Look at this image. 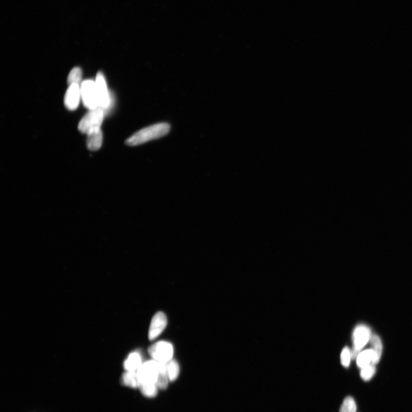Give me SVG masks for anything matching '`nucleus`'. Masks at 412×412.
<instances>
[{
    "mask_svg": "<svg viewBox=\"0 0 412 412\" xmlns=\"http://www.w3.org/2000/svg\"><path fill=\"white\" fill-rule=\"evenodd\" d=\"M122 382L124 386L132 388H137L140 386L137 372L126 371L122 377Z\"/></svg>",
    "mask_w": 412,
    "mask_h": 412,
    "instance_id": "obj_12",
    "label": "nucleus"
},
{
    "mask_svg": "<svg viewBox=\"0 0 412 412\" xmlns=\"http://www.w3.org/2000/svg\"><path fill=\"white\" fill-rule=\"evenodd\" d=\"M81 98L80 87L79 84H74L69 86L64 97L65 107L69 110L74 111L79 106Z\"/></svg>",
    "mask_w": 412,
    "mask_h": 412,
    "instance_id": "obj_9",
    "label": "nucleus"
},
{
    "mask_svg": "<svg viewBox=\"0 0 412 412\" xmlns=\"http://www.w3.org/2000/svg\"><path fill=\"white\" fill-rule=\"evenodd\" d=\"M105 115V110L101 107L90 110L79 123L80 132L87 135L93 131L101 129Z\"/></svg>",
    "mask_w": 412,
    "mask_h": 412,
    "instance_id": "obj_2",
    "label": "nucleus"
},
{
    "mask_svg": "<svg viewBox=\"0 0 412 412\" xmlns=\"http://www.w3.org/2000/svg\"><path fill=\"white\" fill-rule=\"evenodd\" d=\"M169 380L166 373H159L156 385L159 390H166L168 386Z\"/></svg>",
    "mask_w": 412,
    "mask_h": 412,
    "instance_id": "obj_20",
    "label": "nucleus"
},
{
    "mask_svg": "<svg viewBox=\"0 0 412 412\" xmlns=\"http://www.w3.org/2000/svg\"><path fill=\"white\" fill-rule=\"evenodd\" d=\"M357 406L352 397H347L344 400L340 408V412H356Z\"/></svg>",
    "mask_w": 412,
    "mask_h": 412,
    "instance_id": "obj_18",
    "label": "nucleus"
},
{
    "mask_svg": "<svg viewBox=\"0 0 412 412\" xmlns=\"http://www.w3.org/2000/svg\"><path fill=\"white\" fill-rule=\"evenodd\" d=\"M138 388L142 395L147 398H155L159 390L156 384H141Z\"/></svg>",
    "mask_w": 412,
    "mask_h": 412,
    "instance_id": "obj_16",
    "label": "nucleus"
},
{
    "mask_svg": "<svg viewBox=\"0 0 412 412\" xmlns=\"http://www.w3.org/2000/svg\"><path fill=\"white\" fill-rule=\"evenodd\" d=\"M351 359V352H350L349 349L344 348L341 354V363L342 366L346 368L348 367Z\"/></svg>",
    "mask_w": 412,
    "mask_h": 412,
    "instance_id": "obj_21",
    "label": "nucleus"
},
{
    "mask_svg": "<svg viewBox=\"0 0 412 412\" xmlns=\"http://www.w3.org/2000/svg\"><path fill=\"white\" fill-rule=\"evenodd\" d=\"M371 338V332L368 326L360 325L356 327L353 332L354 346L351 352L352 359H355Z\"/></svg>",
    "mask_w": 412,
    "mask_h": 412,
    "instance_id": "obj_6",
    "label": "nucleus"
},
{
    "mask_svg": "<svg viewBox=\"0 0 412 412\" xmlns=\"http://www.w3.org/2000/svg\"><path fill=\"white\" fill-rule=\"evenodd\" d=\"M103 133L101 129L93 131L87 134V145L91 151H96L102 147Z\"/></svg>",
    "mask_w": 412,
    "mask_h": 412,
    "instance_id": "obj_10",
    "label": "nucleus"
},
{
    "mask_svg": "<svg viewBox=\"0 0 412 412\" xmlns=\"http://www.w3.org/2000/svg\"><path fill=\"white\" fill-rule=\"evenodd\" d=\"M372 344L373 350L374 351L375 358L372 364L376 365L379 363L383 351V345L381 339L377 335H373L372 337Z\"/></svg>",
    "mask_w": 412,
    "mask_h": 412,
    "instance_id": "obj_14",
    "label": "nucleus"
},
{
    "mask_svg": "<svg viewBox=\"0 0 412 412\" xmlns=\"http://www.w3.org/2000/svg\"><path fill=\"white\" fill-rule=\"evenodd\" d=\"M143 363L139 353L133 352L130 354L125 361L124 368L126 371L137 372Z\"/></svg>",
    "mask_w": 412,
    "mask_h": 412,
    "instance_id": "obj_11",
    "label": "nucleus"
},
{
    "mask_svg": "<svg viewBox=\"0 0 412 412\" xmlns=\"http://www.w3.org/2000/svg\"><path fill=\"white\" fill-rule=\"evenodd\" d=\"M81 98L85 107L91 110L99 107V103L95 82L91 80L84 81L81 84Z\"/></svg>",
    "mask_w": 412,
    "mask_h": 412,
    "instance_id": "obj_3",
    "label": "nucleus"
},
{
    "mask_svg": "<svg viewBox=\"0 0 412 412\" xmlns=\"http://www.w3.org/2000/svg\"><path fill=\"white\" fill-rule=\"evenodd\" d=\"M376 373L375 365L370 364L361 369L360 376L364 381H368L372 379Z\"/></svg>",
    "mask_w": 412,
    "mask_h": 412,
    "instance_id": "obj_19",
    "label": "nucleus"
},
{
    "mask_svg": "<svg viewBox=\"0 0 412 412\" xmlns=\"http://www.w3.org/2000/svg\"><path fill=\"white\" fill-rule=\"evenodd\" d=\"M148 352L153 360L168 363L174 356V347L169 342L161 341L150 346Z\"/></svg>",
    "mask_w": 412,
    "mask_h": 412,
    "instance_id": "obj_4",
    "label": "nucleus"
},
{
    "mask_svg": "<svg viewBox=\"0 0 412 412\" xmlns=\"http://www.w3.org/2000/svg\"><path fill=\"white\" fill-rule=\"evenodd\" d=\"M141 384H156L159 376L158 362L152 360L145 362L137 371Z\"/></svg>",
    "mask_w": 412,
    "mask_h": 412,
    "instance_id": "obj_5",
    "label": "nucleus"
},
{
    "mask_svg": "<svg viewBox=\"0 0 412 412\" xmlns=\"http://www.w3.org/2000/svg\"><path fill=\"white\" fill-rule=\"evenodd\" d=\"M82 71L79 67H75L72 69L68 77L67 82L69 86L77 84H79L82 81Z\"/></svg>",
    "mask_w": 412,
    "mask_h": 412,
    "instance_id": "obj_17",
    "label": "nucleus"
},
{
    "mask_svg": "<svg viewBox=\"0 0 412 412\" xmlns=\"http://www.w3.org/2000/svg\"><path fill=\"white\" fill-rule=\"evenodd\" d=\"M167 318L163 312H157L153 317L148 331V338L153 341L158 337L166 328Z\"/></svg>",
    "mask_w": 412,
    "mask_h": 412,
    "instance_id": "obj_8",
    "label": "nucleus"
},
{
    "mask_svg": "<svg viewBox=\"0 0 412 412\" xmlns=\"http://www.w3.org/2000/svg\"><path fill=\"white\" fill-rule=\"evenodd\" d=\"M170 126L168 123H159L138 131L126 141L127 145L136 146L146 143L150 140L163 137L167 135Z\"/></svg>",
    "mask_w": 412,
    "mask_h": 412,
    "instance_id": "obj_1",
    "label": "nucleus"
},
{
    "mask_svg": "<svg viewBox=\"0 0 412 412\" xmlns=\"http://www.w3.org/2000/svg\"><path fill=\"white\" fill-rule=\"evenodd\" d=\"M375 358V353L373 349H368L361 352L357 357L358 367L363 368L372 364Z\"/></svg>",
    "mask_w": 412,
    "mask_h": 412,
    "instance_id": "obj_13",
    "label": "nucleus"
},
{
    "mask_svg": "<svg viewBox=\"0 0 412 412\" xmlns=\"http://www.w3.org/2000/svg\"><path fill=\"white\" fill-rule=\"evenodd\" d=\"M96 90L98 95L99 107L106 112L109 111L113 102L112 97L108 90L106 81L102 72H99L95 80Z\"/></svg>",
    "mask_w": 412,
    "mask_h": 412,
    "instance_id": "obj_7",
    "label": "nucleus"
},
{
    "mask_svg": "<svg viewBox=\"0 0 412 412\" xmlns=\"http://www.w3.org/2000/svg\"><path fill=\"white\" fill-rule=\"evenodd\" d=\"M180 367L176 360H171L167 363V374L169 381H174L179 376Z\"/></svg>",
    "mask_w": 412,
    "mask_h": 412,
    "instance_id": "obj_15",
    "label": "nucleus"
}]
</instances>
